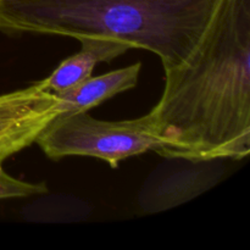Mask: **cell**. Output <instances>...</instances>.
<instances>
[{
    "mask_svg": "<svg viewBox=\"0 0 250 250\" xmlns=\"http://www.w3.org/2000/svg\"><path fill=\"white\" fill-rule=\"evenodd\" d=\"M58 114L55 95L41 81L0 94V164L33 144Z\"/></svg>",
    "mask_w": 250,
    "mask_h": 250,
    "instance_id": "cell-4",
    "label": "cell"
},
{
    "mask_svg": "<svg viewBox=\"0 0 250 250\" xmlns=\"http://www.w3.org/2000/svg\"><path fill=\"white\" fill-rule=\"evenodd\" d=\"M78 41L81 50L61 61L49 77L41 81L48 92L60 94L76 87L93 75L98 63L109 62L129 50L126 44L112 38L83 37Z\"/></svg>",
    "mask_w": 250,
    "mask_h": 250,
    "instance_id": "cell-5",
    "label": "cell"
},
{
    "mask_svg": "<svg viewBox=\"0 0 250 250\" xmlns=\"http://www.w3.org/2000/svg\"><path fill=\"white\" fill-rule=\"evenodd\" d=\"M220 0H0L9 36L104 37L181 65L199 43Z\"/></svg>",
    "mask_w": 250,
    "mask_h": 250,
    "instance_id": "cell-2",
    "label": "cell"
},
{
    "mask_svg": "<svg viewBox=\"0 0 250 250\" xmlns=\"http://www.w3.org/2000/svg\"><path fill=\"white\" fill-rule=\"evenodd\" d=\"M159 155L202 163L250 153V0H220L194 50L165 70L150 112Z\"/></svg>",
    "mask_w": 250,
    "mask_h": 250,
    "instance_id": "cell-1",
    "label": "cell"
},
{
    "mask_svg": "<svg viewBox=\"0 0 250 250\" xmlns=\"http://www.w3.org/2000/svg\"><path fill=\"white\" fill-rule=\"evenodd\" d=\"M141 67V62H136L105 75H92L76 87L54 94L58 102V115L85 112L120 93L132 89L138 83Z\"/></svg>",
    "mask_w": 250,
    "mask_h": 250,
    "instance_id": "cell-6",
    "label": "cell"
},
{
    "mask_svg": "<svg viewBox=\"0 0 250 250\" xmlns=\"http://www.w3.org/2000/svg\"><path fill=\"white\" fill-rule=\"evenodd\" d=\"M48 192L45 183H31L10 176L0 164V200L26 198Z\"/></svg>",
    "mask_w": 250,
    "mask_h": 250,
    "instance_id": "cell-7",
    "label": "cell"
},
{
    "mask_svg": "<svg viewBox=\"0 0 250 250\" xmlns=\"http://www.w3.org/2000/svg\"><path fill=\"white\" fill-rule=\"evenodd\" d=\"M34 143L51 160L90 156L105 161L112 168L127 158L146 151L160 154L163 149L149 114L125 121H103L88 111L58 115Z\"/></svg>",
    "mask_w": 250,
    "mask_h": 250,
    "instance_id": "cell-3",
    "label": "cell"
}]
</instances>
